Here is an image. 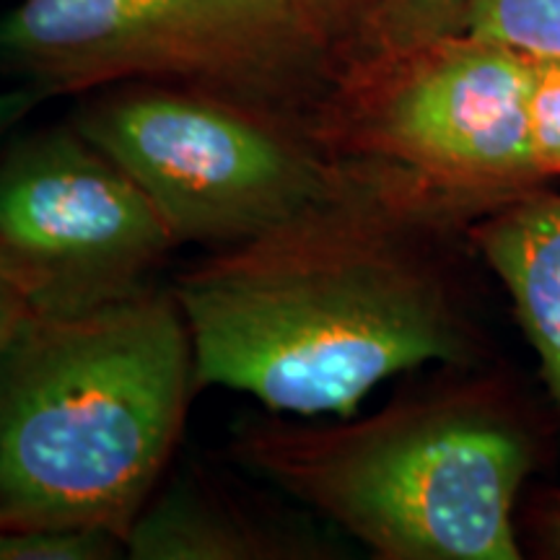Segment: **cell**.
<instances>
[{
  "label": "cell",
  "instance_id": "7a4b0ae2",
  "mask_svg": "<svg viewBox=\"0 0 560 560\" xmlns=\"http://www.w3.org/2000/svg\"><path fill=\"white\" fill-rule=\"evenodd\" d=\"M198 392L172 289L79 314L30 312L0 346V527L128 540Z\"/></svg>",
  "mask_w": 560,
  "mask_h": 560
},
{
  "label": "cell",
  "instance_id": "5b68a950",
  "mask_svg": "<svg viewBox=\"0 0 560 560\" xmlns=\"http://www.w3.org/2000/svg\"><path fill=\"white\" fill-rule=\"evenodd\" d=\"M532 58L452 34L380 55L342 100L312 112L327 156L429 219L537 182L529 149Z\"/></svg>",
  "mask_w": 560,
  "mask_h": 560
},
{
  "label": "cell",
  "instance_id": "6da1fadb",
  "mask_svg": "<svg viewBox=\"0 0 560 560\" xmlns=\"http://www.w3.org/2000/svg\"><path fill=\"white\" fill-rule=\"evenodd\" d=\"M433 219L361 174L255 240L208 252L172 285L198 389L268 412L348 418L392 376L467 363L472 330L425 247Z\"/></svg>",
  "mask_w": 560,
  "mask_h": 560
},
{
  "label": "cell",
  "instance_id": "e0dca14e",
  "mask_svg": "<svg viewBox=\"0 0 560 560\" xmlns=\"http://www.w3.org/2000/svg\"><path fill=\"white\" fill-rule=\"evenodd\" d=\"M540 535L545 548H548L552 556L560 558V493H552L548 501L542 503L540 509Z\"/></svg>",
  "mask_w": 560,
  "mask_h": 560
},
{
  "label": "cell",
  "instance_id": "30bf717a",
  "mask_svg": "<svg viewBox=\"0 0 560 560\" xmlns=\"http://www.w3.org/2000/svg\"><path fill=\"white\" fill-rule=\"evenodd\" d=\"M459 32L532 60H560V0H467Z\"/></svg>",
  "mask_w": 560,
  "mask_h": 560
},
{
  "label": "cell",
  "instance_id": "7c38bea8",
  "mask_svg": "<svg viewBox=\"0 0 560 560\" xmlns=\"http://www.w3.org/2000/svg\"><path fill=\"white\" fill-rule=\"evenodd\" d=\"M128 558L122 537L89 527H0V560Z\"/></svg>",
  "mask_w": 560,
  "mask_h": 560
},
{
  "label": "cell",
  "instance_id": "52a82bcc",
  "mask_svg": "<svg viewBox=\"0 0 560 560\" xmlns=\"http://www.w3.org/2000/svg\"><path fill=\"white\" fill-rule=\"evenodd\" d=\"M174 249L149 195L70 120L16 130L0 149V260L30 312L136 296Z\"/></svg>",
  "mask_w": 560,
  "mask_h": 560
},
{
  "label": "cell",
  "instance_id": "ba28073f",
  "mask_svg": "<svg viewBox=\"0 0 560 560\" xmlns=\"http://www.w3.org/2000/svg\"><path fill=\"white\" fill-rule=\"evenodd\" d=\"M125 550L132 560H301L319 558L322 542L301 524L190 472L153 493Z\"/></svg>",
  "mask_w": 560,
  "mask_h": 560
},
{
  "label": "cell",
  "instance_id": "9c48e42d",
  "mask_svg": "<svg viewBox=\"0 0 560 560\" xmlns=\"http://www.w3.org/2000/svg\"><path fill=\"white\" fill-rule=\"evenodd\" d=\"M472 240L514 304L560 416V195L503 202Z\"/></svg>",
  "mask_w": 560,
  "mask_h": 560
},
{
  "label": "cell",
  "instance_id": "2e32d148",
  "mask_svg": "<svg viewBox=\"0 0 560 560\" xmlns=\"http://www.w3.org/2000/svg\"><path fill=\"white\" fill-rule=\"evenodd\" d=\"M314 3H317V9L325 13L338 34H346L353 21H363L366 24L371 9V0H314Z\"/></svg>",
  "mask_w": 560,
  "mask_h": 560
},
{
  "label": "cell",
  "instance_id": "3957f363",
  "mask_svg": "<svg viewBox=\"0 0 560 560\" xmlns=\"http://www.w3.org/2000/svg\"><path fill=\"white\" fill-rule=\"evenodd\" d=\"M229 454L384 560H516L514 509L532 444L472 389L374 416H244Z\"/></svg>",
  "mask_w": 560,
  "mask_h": 560
},
{
  "label": "cell",
  "instance_id": "277c9868",
  "mask_svg": "<svg viewBox=\"0 0 560 560\" xmlns=\"http://www.w3.org/2000/svg\"><path fill=\"white\" fill-rule=\"evenodd\" d=\"M338 37L314 0H21L0 16V70L45 96L159 81L310 125Z\"/></svg>",
  "mask_w": 560,
  "mask_h": 560
},
{
  "label": "cell",
  "instance_id": "4fadbf2b",
  "mask_svg": "<svg viewBox=\"0 0 560 560\" xmlns=\"http://www.w3.org/2000/svg\"><path fill=\"white\" fill-rule=\"evenodd\" d=\"M529 149L537 177L560 174V60H532Z\"/></svg>",
  "mask_w": 560,
  "mask_h": 560
},
{
  "label": "cell",
  "instance_id": "9a60e30c",
  "mask_svg": "<svg viewBox=\"0 0 560 560\" xmlns=\"http://www.w3.org/2000/svg\"><path fill=\"white\" fill-rule=\"evenodd\" d=\"M26 314H30V304H26L16 280L11 278L9 268L0 260V346L11 338V332L16 330Z\"/></svg>",
  "mask_w": 560,
  "mask_h": 560
},
{
  "label": "cell",
  "instance_id": "8fae6325",
  "mask_svg": "<svg viewBox=\"0 0 560 560\" xmlns=\"http://www.w3.org/2000/svg\"><path fill=\"white\" fill-rule=\"evenodd\" d=\"M467 0H371L366 30L376 55H405L459 34Z\"/></svg>",
  "mask_w": 560,
  "mask_h": 560
},
{
  "label": "cell",
  "instance_id": "8992f818",
  "mask_svg": "<svg viewBox=\"0 0 560 560\" xmlns=\"http://www.w3.org/2000/svg\"><path fill=\"white\" fill-rule=\"evenodd\" d=\"M70 122L138 182L177 247H236L346 179L304 120L177 83L107 86Z\"/></svg>",
  "mask_w": 560,
  "mask_h": 560
},
{
  "label": "cell",
  "instance_id": "5bb4252c",
  "mask_svg": "<svg viewBox=\"0 0 560 560\" xmlns=\"http://www.w3.org/2000/svg\"><path fill=\"white\" fill-rule=\"evenodd\" d=\"M45 100L47 96L39 89L26 86V83H21L16 89L0 91V149L19 130V125Z\"/></svg>",
  "mask_w": 560,
  "mask_h": 560
}]
</instances>
